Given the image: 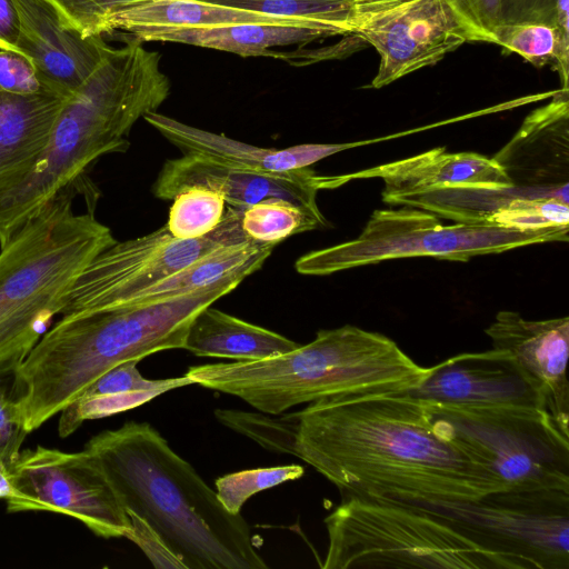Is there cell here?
Instances as JSON below:
<instances>
[{"mask_svg":"<svg viewBox=\"0 0 569 569\" xmlns=\"http://www.w3.org/2000/svg\"><path fill=\"white\" fill-rule=\"evenodd\" d=\"M286 417L287 453L342 498L476 500L506 490L486 460L407 391L323 397Z\"/></svg>","mask_w":569,"mask_h":569,"instance_id":"cell-1","label":"cell"},{"mask_svg":"<svg viewBox=\"0 0 569 569\" xmlns=\"http://www.w3.org/2000/svg\"><path fill=\"white\" fill-rule=\"evenodd\" d=\"M126 512L142 518L186 569H266L240 513L229 512L196 469L148 422L129 421L84 446Z\"/></svg>","mask_w":569,"mask_h":569,"instance_id":"cell-2","label":"cell"},{"mask_svg":"<svg viewBox=\"0 0 569 569\" xmlns=\"http://www.w3.org/2000/svg\"><path fill=\"white\" fill-rule=\"evenodd\" d=\"M244 279L233 276L166 301L63 316L13 375L11 395L26 432L61 412L112 367L162 350L183 349L197 315Z\"/></svg>","mask_w":569,"mask_h":569,"instance_id":"cell-3","label":"cell"},{"mask_svg":"<svg viewBox=\"0 0 569 569\" xmlns=\"http://www.w3.org/2000/svg\"><path fill=\"white\" fill-rule=\"evenodd\" d=\"M132 38L104 56L69 97L50 140L33 167L0 191V249L64 187L84 176L101 156L124 152L139 118L170 92L158 52Z\"/></svg>","mask_w":569,"mask_h":569,"instance_id":"cell-4","label":"cell"},{"mask_svg":"<svg viewBox=\"0 0 569 569\" xmlns=\"http://www.w3.org/2000/svg\"><path fill=\"white\" fill-rule=\"evenodd\" d=\"M390 338L356 326L322 329L292 351L261 360L190 367L193 383L279 415L323 397L410 391L429 375Z\"/></svg>","mask_w":569,"mask_h":569,"instance_id":"cell-5","label":"cell"},{"mask_svg":"<svg viewBox=\"0 0 569 569\" xmlns=\"http://www.w3.org/2000/svg\"><path fill=\"white\" fill-rule=\"evenodd\" d=\"M81 177L60 190L0 249V382L13 376L82 270L117 240L93 211H74Z\"/></svg>","mask_w":569,"mask_h":569,"instance_id":"cell-6","label":"cell"},{"mask_svg":"<svg viewBox=\"0 0 569 569\" xmlns=\"http://www.w3.org/2000/svg\"><path fill=\"white\" fill-rule=\"evenodd\" d=\"M325 525L323 569H509L441 519L399 500L343 497Z\"/></svg>","mask_w":569,"mask_h":569,"instance_id":"cell-7","label":"cell"},{"mask_svg":"<svg viewBox=\"0 0 569 569\" xmlns=\"http://www.w3.org/2000/svg\"><path fill=\"white\" fill-rule=\"evenodd\" d=\"M569 227L519 229L486 223L443 226L432 212L406 206L377 209L353 240L303 254L296 270L305 276H328L392 259L431 257L466 262L546 242H568Z\"/></svg>","mask_w":569,"mask_h":569,"instance_id":"cell-8","label":"cell"},{"mask_svg":"<svg viewBox=\"0 0 569 569\" xmlns=\"http://www.w3.org/2000/svg\"><path fill=\"white\" fill-rule=\"evenodd\" d=\"M465 535L509 569H569V492L501 490L476 500H399Z\"/></svg>","mask_w":569,"mask_h":569,"instance_id":"cell-9","label":"cell"},{"mask_svg":"<svg viewBox=\"0 0 569 569\" xmlns=\"http://www.w3.org/2000/svg\"><path fill=\"white\" fill-rule=\"evenodd\" d=\"M426 403L486 460L506 490L569 492V433L547 410Z\"/></svg>","mask_w":569,"mask_h":569,"instance_id":"cell-10","label":"cell"},{"mask_svg":"<svg viewBox=\"0 0 569 569\" xmlns=\"http://www.w3.org/2000/svg\"><path fill=\"white\" fill-rule=\"evenodd\" d=\"M240 214L241 210L229 207L217 229L199 239L174 238L163 226L139 238L116 241L78 276L63 298L60 315L123 307L146 287L207 253L250 240L241 229Z\"/></svg>","mask_w":569,"mask_h":569,"instance_id":"cell-11","label":"cell"},{"mask_svg":"<svg viewBox=\"0 0 569 569\" xmlns=\"http://www.w3.org/2000/svg\"><path fill=\"white\" fill-rule=\"evenodd\" d=\"M9 512L51 511L81 521L94 535L126 537L130 520L96 458L38 446L9 466Z\"/></svg>","mask_w":569,"mask_h":569,"instance_id":"cell-12","label":"cell"},{"mask_svg":"<svg viewBox=\"0 0 569 569\" xmlns=\"http://www.w3.org/2000/svg\"><path fill=\"white\" fill-rule=\"evenodd\" d=\"M351 36L379 54L375 89L436 64L467 42L447 0H403L371 14Z\"/></svg>","mask_w":569,"mask_h":569,"instance_id":"cell-13","label":"cell"},{"mask_svg":"<svg viewBox=\"0 0 569 569\" xmlns=\"http://www.w3.org/2000/svg\"><path fill=\"white\" fill-rule=\"evenodd\" d=\"M347 182L346 174H318L308 167L283 172L254 171L183 154L163 163L152 191L159 199L172 200L182 190L200 186L219 192L234 210L267 199H283L328 222L317 204V193Z\"/></svg>","mask_w":569,"mask_h":569,"instance_id":"cell-14","label":"cell"},{"mask_svg":"<svg viewBox=\"0 0 569 569\" xmlns=\"http://www.w3.org/2000/svg\"><path fill=\"white\" fill-rule=\"evenodd\" d=\"M407 392L439 403L547 410L541 390L517 360L508 351L495 348L456 355L430 367L428 377Z\"/></svg>","mask_w":569,"mask_h":569,"instance_id":"cell-15","label":"cell"},{"mask_svg":"<svg viewBox=\"0 0 569 569\" xmlns=\"http://www.w3.org/2000/svg\"><path fill=\"white\" fill-rule=\"evenodd\" d=\"M13 1L20 20V53L31 60L49 90L71 97L110 46L101 36L82 37L51 0Z\"/></svg>","mask_w":569,"mask_h":569,"instance_id":"cell-16","label":"cell"},{"mask_svg":"<svg viewBox=\"0 0 569 569\" xmlns=\"http://www.w3.org/2000/svg\"><path fill=\"white\" fill-rule=\"evenodd\" d=\"M511 184L569 203L568 89L527 116L518 132L495 154Z\"/></svg>","mask_w":569,"mask_h":569,"instance_id":"cell-17","label":"cell"},{"mask_svg":"<svg viewBox=\"0 0 569 569\" xmlns=\"http://www.w3.org/2000/svg\"><path fill=\"white\" fill-rule=\"evenodd\" d=\"M388 204L422 209L462 223L537 229L569 227V203L510 187H445L390 198Z\"/></svg>","mask_w":569,"mask_h":569,"instance_id":"cell-18","label":"cell"},{"mask_svg":"<svg viewBox=\"0 0 569 569\" xmlns=\"http://www.w3.org/2000/svg\"><path fill=\"white\" fill-rule=\"evenodd\" d=\"M492 348L508 351L541 390L547 410L567 433L569 318L527 320L516 311H499L485 329Z\"/></svg>","mask_w":569,"mask_h":569,"instance_id":"cell-19","label":"cell"},{"mask_svg":"<svg viewBox=\"0 0 569 569\" xmlns=\"http://www.w3.org/2000/svg\"><path fill=\"white\" fill-rule=\"evenodd\" d=\"M143 119L183 154L199 156L254 171L283 172L301 169L358 147L357 142H346L305 143L284 149L262 148L189 126L157 111L148 112Z\"/></svg>","mask_w":569,"mask_h":569,"instance_id":"cell-20","label":"cell"},{"mask_svg":"<svg viewBox=\"0 0 569 569\" xmlns=\"http://www.w3.org/2000/svg\"><path fill=\"white\" fill-rule=\"evenodd\" d=\"M352 179L380 178L385 182L382 200L421 193L445 187H510L511 181L493 159L475 152L449 153L439 147L423 153L347 173Z\"/></svg>","mask_w":569,"mask_h":569,"instance_id":"cell-21","label":"cell"},{"mask_svg":"<svg viewBox=\"0 0 569 569\" xmlns=\"http://www.w3.org/2000/svg\"><path fill=\"white\" fill-rule=\"evenodd\" d=\"M67 99L51 91H0V191L21 179L42 154Z\"/></svg>","mask_w":569,"mask_h":569,"instance_id":"cell-22","label":"cell"},{"mask_svg":"<svg viewBox=\"0 0 569 569\" xmlns=\"http://www.w3.org/2000/svg\"><path fill=\"white\" fill-rule=\"evenodd\" d=\"M240 23L305 26L329 30L340 36L338 31L317 22L279 18L200 0L144 1L117 13L111 20V28L112 31L124 30L143 42L148 36L156 32Z\"/></svg>","mask_w":569,"mask_h":569,"instance_id":"cell-23","label":"cell"},{"mask_svg":"<svg viewBox=\"0 0 569 569\" xmlns=\"http://www.w3.org/2000/svg\"><path fill=\"white\" fill-rule=\"evenodd\" d=\"M300 343L211 306L191 322L183 349L197 357L261 360L292 351Z\"/></svg>","mask_w":569,"mask_h":569,"instance_id":"cell-24","label":"cell"},{"mask_svg":"<svg viewBox=\"0 0 569 569\" xmlns=\"http://www.w3.org/2000/svg\"><path fill=\"white\" fill-rule=\"evenodd\" d=\"M337 36L335 32L305 26L240 23L216 28L156 32L144 41L178 42L236 53L242 57L266 56L283 59L278 48L307 44Z\"/></svg>","mask_w":569,"mask_h":569,"instance_id":"cell-25","label":"cell"},{"mask_svg":"<svg viewBox=\"0 0 569 569\" xmlns=\"http://www.w3.org/2000/svg\"><path fill=\"white\" fill-rule=\"evenodd\" d=\"M279 18H290L327 26L341 36L352 34L371 14L390 0H200Z\"/></svg>","mask_w":569,"mask_h":569,"instance_id":"cell-26","label":"cell"},{"mask_svg":"<svg viewBox=\"0 0 569 569\" xmlns=\"http://www.w3.org/2000/svg\"><path fill=\"white\" fill-rule=\"evenodd\" d=\"M467 41L493 43L507 27L543 23L557 26L558 0H447Z\"/></svg>","mask_w":569,"mask_h":569,"instance_id":"cell-27","label":"cell"},{"mask_svg":"<svg viewBox=\"0 0 569 569\" xmlns=\"http://www.w3.org/2000/svg\"><path fill=\"white\" fill-rule=\"evenodd\" d=\"M493 43L536 67L552 66L568 89L569 31L543 23L512 26L498 30Z\"/></svg>","mask_w":569,"mask_h":569,"instance_id":"cell-28","label":"cell"},{"mask_svg":"<svg viewBox=\"0 0 569 569\" xmlns=\"http://www.w3.org/2000/svg\"><path fill=\"white\" fill-rule=\"evenodd\" d=\"M240 226L250 240L276 246L290 236L326 228L328 222L290 201L274 198L241 210Z\"/></svg>","mask_w":569,"mask_h":569,"instance_id":"cell-29","label":"cell"},{"mask_svg":"<svg viewBox=\"0 0 569 569\" xmlns=\"http://www.w3.org/2000/svg\"><path fill=\"white\" fill-rule=\"evenodd\" d=\"M167 229L178 239H199L220 224L226 213L224 198L217 191L192 186L172 199Z\"/></svg>","mask_w":569,"mask_h":569,"instance_id":"cell-30","label":"cell"},{"mask_svg":"<svg viewBox=\"0 0 569 569\" xmlns=\"http://www.w3.org/2000/svg\"><path fill=\"white\" fill-rule=\"evenodd\" d=\"M300 465L247 469L219 477L216 492L222 506L231 513H240L244 502L253 495L302 477Z\"/></svg>","mask_w":569,"mask_h":569,"instance_id":"cell-31","label":"cell"},{"mask_svg":"<svg viewBox=\"0 0 569 569\" xmlns=\"http://www.w3.org/2000/svg\"><path fill=\"white\" fill-rule=\"evenodd\" d=\"M0 91L30 94L51 90L44 86L34 64L26 56L0 50Z\"/></svg>","mask_w":569,"mask_h":569,"instance_id":"cell-32","label":"cell"},{"mask_svg":"<svg viewBox=\"0 0 569 569\" xmlns=\"http://www.w3.org/2000/svg\"><path fill=\"white\" fill-rule=\"evenodd\" d=\"M27 435L16 400L0 382V462L9 467L18 458Z\"/></svg>","mask_w":569,"mask_h":569,"instance_id":"cell-33","label":"cell"},{"mask_svg":"<svg viewBox=\"0 0 569 569\" xmlns=\"http://www.w3.org/2000/svg\"><path fill=\"white\" fill-rule=\"evenodd\" d=\"M130 528L126 538L133 541L156 568H184L157 531L142 518L127 512Z\"/></svg>","mask_w":569,"mask_h":569,"instance_id":"cell-34","label":"cell"},{"mask_svg":"<svg viewBox=\"0 0 569 569\" xmlns=\"http://www.w3.org/2000/svg\"><path fill=\"white\" fill-rule=\"evenodd\" d=\"M20 20L13 0H0V50L20 53Z\"/></svg>","mask_w":569,"mask_h":569,"instance_id":"cell-35","label":"cell"},{"mask_svg":"<svg viewBox=\"0 0 569 569\" xmlns=\"http://www.w3.org/2000/svg\"><path fill=\"white\" fill-rule=\"evenodd\" d=\"M12 496L9 467L0 462V499L7 500Z\"/></svg>","mask_w":569,"mask_h":569,"instance_id":"cell-36","label":"cell"}]
</instances>
